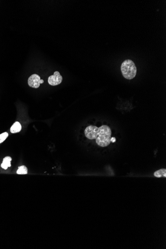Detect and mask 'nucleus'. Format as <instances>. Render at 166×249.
<instances>
[{
	"label": "nucleus",
	"instance_id": "1",
	"mask_svg": "<svg viewBox=\"0 0 166 249\" xmlns=\"http://www.w3.org/2000/svg\"><path fill=\"white\" fill-rule=\"evenodd\" d=\"M85 136L90 140H96L97 145L101 147H106L114 142L111 137V128L107 125H102L99 128L90 125L85 130Z\"/></svg>",
	"mask_w": 166,
	"mask_h": 249
},
{
	"label": "nucleus",
	"instance_id": "2",
	"mask_svg": "<svg viewBox=\"0 0 166 249\" xmlns=\"http://www.w3.org/2000/svg\"><path fill=\"white\" fill-rule=\"evenodd\" d=\"M121 71L123 76L128 80L133 79L137 73L135 64L129 59L125 60L122 62L121 66Z\"/></svg>",
	"mask_w": 166,
	"mask_h": 249
},
{
	"label": "nucleus",
	"instance_id": "3",
	"mask_svg": "<svg viewBox=\"0 0 166 249\" xmlns=\"http://www.w3.org/2000/svg\"><path fill=\"white\" fill-rule=\"evenodd\" d=\"M43 82V80L41 79L40 76L38 75V74H33L28 79V84L29 86L35 89L39 88L40 84Z\"/></svg>",
	"mask_w": 166,
	"mask_h": 249
},
{
	"label": "nucleus",
	"instance_id": "4",
	"mask_svg": "<svg viewBox=\"0 0 166 249\" xmlns=\"http://www.w3.org/2000/svg\"><path fill=\"white\" fill-rule=\"evenodd\" d=\"M62 77L58 71H56L53 75L49 77L48 82L51 86H57L61 84L62 81Z\"/></svg>",
	"mask_w": 166,
	"mask_h": 249
},
{
	"label": "nucleus",
	"instance_id": "5",
	"mask_svg": "<svg viewBox=\"0 0 166 249\" xmlns=\"http://www.w3.org/2000/svg\"><path fill=\"white\" fill-rule=\"evenodd\" d=\"M12 160V159L11 157H10L9 156H7V157L5 158L4 159H3V163H2V168L5 169V170H7L8 167H11V162Z\"/></svg>",
	"mask_w": 166,
	"mask_h": 249
},
{
	"label": "nucleus",
	"instance_id": "6",
	"mask_svg": "<svg viewBox=\"0 0 166 249\" xmlns=\"http://www.w3.org/2000/svg\"><path fill=\"white\" fill-rule=\"evenodd\" d=\"M22 129V126L20 123L18 121L14 123V124L12 125L11 128L10 129V131L12 133H15L18 132H20Z\"/></svg>",
	"mask_w": 166,
	"mask_h": 249
},
{
	"label": "nucleus",
	"instance_id": "7",
	"mask_svg": "<svg viewBox=\"0 0 166 249\" xmlns=\"http://www.w3.org/2000/svg\"><path fill=\"white\" fill-rule=\"evenodd\" d=\"M154 176L157 178H161V177H166V170L165 169H162L160 170H158L154 173Z\"/></svg>",
	"mask_w": 166,
	"mask_h": 249
},
{
	"label": "nucleus",
	"instance_id": "8",
	"mask_svg": "<svg viewBox=\"0 0 166 249\" xmlns=\"http://www.w3.org/2000/svg\"><path fill=\"white\" fill-rule=\"evenodd\" d=\"M17 173L20 175H25L28 174V169L25 166H22L18 167Z\"/></svg>",
	"mask_w": 166,
	"mask_h": 249
},
{
	"label": "nucleus",
	"instance_id": "9",
	"mask_svg": "<svg viewBox=\"0 0 166 249\" xmlns=\"http://www.w3.org/2000/svg\"><path fill=\"white\" fill-rule=\"evenodd\" d=\"M8 136V134L7 132H4L0 134V143L4 142L7 139Z\"/></svg>",
	"mask_w": 166,
	"mask_h": 249
}]
</instances>
